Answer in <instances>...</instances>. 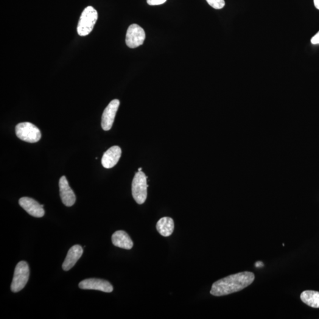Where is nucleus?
I'll list each match as a JSON object with an SVG mask.
<instances>
[{"label": "nucleus", "mask_w": 319, "mask_h": 319, "mask_svg": "<svg viewBox=\"0 0 319 319\" xmlns=\"http://www.w3.org/2000/svg\"><path fill=\"white\" fill-rule=\"evenodd\" d=\"M254 273L245 271L226 277L213 284L211 294L214 296H223L239 292L253 283Z\"/></svg>", "instance_id": "obj_1"}, {"label": "nucleus", "mask_w": 319, "mask_h": 319, "mask_svg": "<svg viewBox=\"0 0 319 319\" xmlns=\"http://www.w3.org/2000/svg\"><path fill=\"white\" fill-rule=\"evenodd\" d=\"M99 18V15L93 7L88 6L83 11L80 17L77 27L78 35L80 36H88L93 30L95 23Z\"/></svg>", "instance_id": "obj_2"}, {"label": "nucleus", "mask_w": 319, "mask_h": 319, "mask_svg": "<svg viewBox=\"0 0 319 319\" xmlns=\"http://www.w3.org/2000/svg\"><path fill=\"white\" fill-rule=\"evenodd\" d=\"M16 134L19 139L30 143L38 142L41 137L40 130L29 122L19 123L17 125Z\"/></svg>", "instance_id": "obj_3"}, {"label": "nucleus", "mask_w": 319, "mask_h": 319, "mask_svg": "<svg viewBox=\"0 0 319 319\" xmlns=\"http://www.w3.org/2000/svg\"><path fill=\"white\" fill-rule=\"evenodd\" d=\"M147 176L143 172L136 173L132 182V195L134 199L139 205L143 204L147 197Z\"/></svg>", "instance_id": "obj_4"}, {"label": "nucleus", "mask_w": 319, "mask_h": 319, "mask_svg": "<svg viewBox=\"0 0 319 319\" xmlns=\"http://www.w3.org/2000/svg\"><path fill=\"white\" fill-rule=\"evenodd\" d=\"M29 265L26 261L19 262L16 265L14 273L11 290L14 293H18L23 290L29 280Z\"/></svg>", "instance_id": "obj_5"}, {"label": "nucleus", "mask_w": 319, "mask_h": 319, "mask_svg": "<svg viewBox=\"0 0 319 319\" xmlns=\"http://www.w3.org/2000/svg\"><path fill=\"white\" fill-rule=\"evenodd\" d=\"M145 39V31L138 24L130 25L126 34L125 42L128 47L134 49L142 45Z\"/></svg>", "instance_id": "obj_6"}, {"label": "nucleus", "mask_w": 319, "mask_h": 319, "mask_svg": "<svg viewBox=\"0 0 319 319\" xmlns=\"http://www.w3.org/2000/svg\"><path fill=\"white\" fill-rule=\"evenodd\" d=\"M120 104L119 100H114L105 108L102 116L101 126L103 130L109 131L113 127Z\"/></svg>", "instance_id": "obj_7"}, {"label": "nucleus", "mask_w": 319, "mask_h": 319, "mask_svg": "<svg viewBox=\"0 0 319 319\" xmlns=\"http://www.w3.org/2000/svg\"><path fill=\"white\" fill-rule=\"evenodd\" d=\"M80 289L83 290H95L105 293H111L113 291V285L110 282L101 279H84L79 284Z\"/></svg>", "instance_id": "obj_8"}, {"label": "nucleus", "mask_w": 319, "mask_h": 319, "mask_svg": "<svg viewBox=\"0 0 319 319\" xmlns=\"http://www.w3.org/2000/svg\"><path fill=\"white\" fill-rule=\"evenodd\" d=\"M19 205L31 216L41 218L44 216L43 207L32 198L23 197L20 199Z\"/></svg>", "instance_id": "obj_9"}, {"label": "nucleus", "mask_w": 319, "mask_h": 319, "mask_svg": "<svg viewBox=\"0 0 319 319\" xmlns=\"http://www.w3.org/2000/svg\"><path fill=\"white\" fill-rule=\"evenodd\" d=\"M59 185L61 199L64 205L68 207L74 205L76 201V196L70 187L65 176L60 178Z\"/></svg>", "instance_id": "obj_10"}, {"label": "nucleus", "mask_w": 319, "mask_h": 319, "mask_svg": "<svg viewBox=\"0 0 319 319\" xmlns=\"http://www.w3.org/2000/svg\"><path fill=\"white\" fill-rule=\"evenodd\" d=\"M121 149L117 145L112 147L103 154L101 163L103 167L111 169L118 163L121 156Z\"/></svg>", "instance_id": "obj_11"}, {"label": "nucleus", "mask_w": 319, "mask_h": 319, "mask_svg": "<svg viewBox=\"0 0 319 319\" xmlns=\"http://www.w3.org/2000/svg\"><path fill=\"white\" fill-rule=\"evenodd\" d=\"M83 253V248L79 245H75L70 248L65 261L63 263V270L67 271L74 267L78 260L82 257Z\"/></svg>", "instance_id": "obj_12"}, {"label": "nucleus", "mask_w": 319, "mask_h": 319, "mask_svg": "<svg viewBox=\"0 0 319 319\" xmlns=\"http://www.w3.org/2000/svg\"><path fill=\"white\" fill-rule=\"evenodd\" d=\"M112 242L116 247L131 250L133 247V242L127 232L124 231L115 232L112 236Z\"/></svg>", "instance_id": "obj_13"}, {"label": "nucleus", "mask_w": 319, "mask_h": 319, "mask_svg": "<svg viewBox=\"0 0 319 319\" xmlns=\"http://www.w3.org/2000/svg\"><path fill=\"white\" fill-rule=\"evenodd\" d=\"M156 229L161 236L164 237H169L174 231V221L170 217L162 218L157 223Z\"/></svg>", "instance_id": "obj_14"}, {"label": "nucleus", "mask_w": 319, "mask_h": 319, "mask_svg": "<svg viewBox=\"0 0 319 319\" xmlns=\"http://www.w3.org/2000/svg\"><path fill=\"white\" fill-rule=\"evenodd\" d=\"M301 300L308 306L313 308H319V292L306 290L301 294Z\"/></svg>", "instance_id": "obj_15"}, {"label": "nucleus", "mask_w": 319, "mask_h": 319, "mask_svg": "<svg viewBox=\"0 0 319 319\" xmlns=\"http://www.w3.org/2000/svg\"><path fill=\"white\" fill-rule=\"evenodd\" d=\"M209 5L215 9L220 10L224 7L225 5V0H206Z\"/></svg>", "instance_id": "obj_16"}, {"label": "nucleus", "mask_w": 319, "mask_h": 319, "mask_svg": "<svg viewBox=\"0 0 319 319\" xmlns=\"http://www.w3.org/2000/svg\"><path fill=\"white\" fill-rule=\"evenodd\" d=\"M167 0H147V2L150 5H158L165 3Z\"/></svg>", "instance_id": "obj_17"}, {"label": "nucleus", "mask_w": 319, "mask_h": 319, "mask_svg": "<svg viewBox=\"0 0 319 319\" xmlns=\"http://www.w3.org/2000/svg\"><path fill=\"white\" fill-rule=\"evenodd\" d=\"M311 43L313 44H319V31L317 34L315 35L312 38Z\"/></svg>", "instance_id": "obj_18"}, {"label": "nucleus", "mask_w": 319, "mask_h": 319, "mask_svg": "<svg viewBox=\"0 0 319 319\" xmlns=\"http://www.w3.org/2000/svg\"><path fill=\"white\" fill-rule=\"evenodd\" d=\"M255 265H256V267L259 268L263 267V266H264V264H263V263L261 261H258L256 263Z\"/></svg>", "instance_id": "obj_19"}, {"label": "nucleus", "mask_w": 319, "mask_h": 319, "mask_svg": "<svg viewBox=\"0 0 319 319\" xmlns=\"http://www.w3.org/2000/svg\"><path fill=\"white\" fill-rule=\"evenodd\" d=\"M315 6L319 10V0H314Z\"/></svg>", "instance_id": "obj_20"}, {"label": "nucleus", "mask_w": 319, "mask_h": 319, "mask_svg": "<svg viewBox=\"0 0 319 319\" xmlns=\"http://www.w3.org/2000/svg\"><path fill=\"white\" fill-rule=\"evenodd\" d=\"M141 170H142V168H141V167H140V168H139V172H141Z\"/></svg>", "instance_id": "obj_21"}]
</instances>
